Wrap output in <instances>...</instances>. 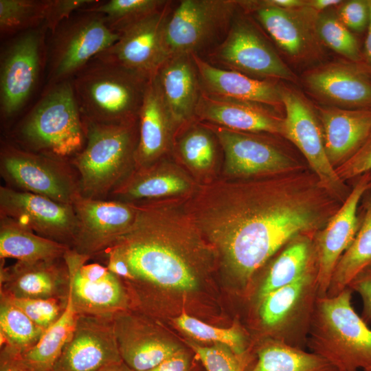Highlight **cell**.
<instances>
[{
  "instance_id": "cell-29",
  "label": "cell",
  "mask_w": 371,
  "mask_h": 371,
  "mask_svg": "<svg viewBox=\"0 0 371 371\" xmlns=\"http://www.w3.org/2000/svg\"><path fill=\"white\" fill-rule=\"evenodd\" d=\"M175 126L164 104L155 74L146 88L138 116V141L135 167H148L157 161L170 147Z\"/></svg>"
},
{
  "instance_id": "cell-28",
  "label": "cell",
  "mask_w": 371,
  "mask_h": 371,
  "mask_svg": "<svg viewBox=\"0 0 371 371\" xmlns=\"http://www.w3.org/2000/svg\"><path fill=\"white\" fill-rule=\"evenodd\" d=\"M155 76L175 128L196 117L202 89L192 56L181 54L170 57Z\"/></svg>"
},
{
  "instance_id": "cell-30",
  "label": "cell",
  "mask_w": 371,
  "mask_h": 371,
  "mask_svg": "<svg viewBox=\"0 0 371 371\" xmlns=\"http://www.w3.org/2000/svg\"><path fill=\"white\" fill-rule=\"evenodd\" d=\"M157 163L131 172L111 192L113 196L129 201L155 199L190 192V179L178 169Z\"/></svg>"
},
{
  "instance_id": "cell-17",
  "label": "cell",
  "mask_w": 371,
  "mask_h": 371,
  "mask_svg": "<svg viewBox=\"0 0 371 371\" xmlns=\"http://www.w3.org/2000/svg\"><path fill=\"white\" fill-rule=\"evenodd\" d=\"M1 216L37 234L72 247L77 229L73 205L9 187H0Z\"/></svg>"
},
{
  "instance_id": "cell-10",
  "label": "cell",
  "mask_w": 371,
  "mask_h": 371,
  "mask_svg": "<svg viewBox=\"0 0 371 371\" xmlns=\"http://www.w3.org/2000/svg\"><path fill=\"white\" fill-rule=\"evenodd\" d=\"M281 94L285 109L284 137L302 153L322 185L343 203L352 188L339 179L328 159L316 111L302 93L292 88L281 85Z\"/></svg>"
},
{
  "instance_id": "cell-54",
  "label": "cell",
  "mask_w": 371,
  "mask_h": 371,
  "mask_svg": "<svg viewBox=\"0 0 371 371\" xmlns=\"http://www.w3.org/2000/svg\"><path fill=\"white\" fill-rule=\"evenodd\" d=\"M364 371H371V368L366 369V370H365Z\"/></svg>"
},
{
  "instance_id": "cell-51",
  "label": "cell",
  "mask_w": 371,
  "mask_h": 371,
  "mask_svg": "<svg viewBox=\"0 0 371 371\" xmlns=\"http://www.w3.org/2000/svg\"><path fill=\"white\" fill-rule=\"evenodd\" d=\"M342 1L341 0H306L305 8L319 13L338 6Z\"/></svg>"
},
{
  "instance_id": "cell-35",
  "label": "cell",
  "mask_w": 371,
  "mask_h": 371,
  "mask_svg": "<svg viewBox=\"0 0 371 371\" xmlns=\"http://www.w3.org/2000/svg\"><path fill=\"white\" fill-rule=\"evenodd\" d=\"M77 316L69 297L61 317L44 332L36 345L21 354L23 359L38 371H52L54 363L75 328Z\"/></svg>"
},
{
  "instance_id": "cell-34",
  "label": "cell",
  "mask_w": 371,
  "mask_h": 371,
  "mask_svg": "<svg viewBox=\"0 0 371 371\" xmlns=\"http://www.w3.org/2000/svg\"><path fill=\"white\" fill-rule=\"evenodd\" d=\"M246 371H339L325 358L282 341H269L256 350Z\"/></svg>"
},
{
  "instance_id": "cell-41",
  "label": "cell",
  "mask_w": 371,
  "mask_h": 371,
  "mask_svg": "<svg viewBox=\"0 0 371 371\" xmlns=\"http://www.w3.org/2000/svg\"><path fill=\"white\" fill-rule=\"evenodd\" d=\"M175 323L195 339L226 346L238 354L248 350L242 332L236 326L229 328L214 327L185 313L177 317Z\"/></svg>"
},
{
  "instance_id": "cell-11",
  "label": "cell",
  "mask_w": 371,
  "mask_h": 371,
  "mask_svg": "<svg viewBox=\"0 0 371 371\" xmlns=\"http://www.w3.org/2000/svg\"><path fill=\"white\" fill-rule=\"evenodd\" d=\"M209 128L214 133L224 151L225 170L232 177H264L306 168L269 138L212 124Z\"/></svg>"
},
{
  "instance_id": "cell-5",
  "label": "cell",
  "mask_w": 371,
  "mask_h": 371,
  "mask_svg": "<svg viewBox=\"0 0 371 371\" xmlns=\"http://www.w3.org/2000/svg\"><path fill=\"white\" fill-rule=\"evenodd\" d=\"M87 144L73 164L84 196L99 199L111 192L135 166L138 121L104 124L82 120Z\"/></svg>"
},
{
  "instance_id": "cell-45",
  "label": "cell",
  "mask_w": 371,
  "mask_h": 371,
  "mask_svg": "<svg viewBox=\"0 0 371 371\" xmlns=\"http://www.w3.org/2000/svg\"><path fill=\"white\" fill-rule=\"evenodd\" d=\"M336 12L350 31L361 33L368 28L370 19L368 0L343 1Z\"/></svg>"
},
{
  "instance_id": "cell-4",
  "label": "cell",
  "mask_w": 371,
  "mask_h": 371,
  "mask_svg": "<svg viewBox=\"0 0 371 371\" xmlns=\"http://www.w3.org/2000/svg\"><path fill=\"white\" fill-rule=\"evenodd\" d=\"M150 78L93 58L71 79L82 119L104 124L138 121Z\"/></svg>"
},
{
  "instance_id": "cell-7",
  "label": "cell",
  "mask_w": 371,
  "mask_h": 371,
  "mask_svg": "<svg viewBox=\"0 0 371 371\" xmlns=\"http://www.w3.org/2000/svg\"><path fill=\"white\" fill-rule=\"evenodd\" d=\"M49 54V83L71 80L98 54L120 37L99 13L80 10L52 34Z\"/></svg>"
},
{
  "instance_id": "cell-32",
  "label": "cell",
  "mask_w": 371,
  "mask_h": 371,
  "mask_svg": "<svg viewBox=\"0 0 371 371\" xmlns=\"http://www.w3.org/2000/svg\"><path fill=\"white\" fill-rule=\"evenodd\" d=\"M315 236L300 235L283 248L270 265L260 287L259 302L273 291L293 282L317 265Z\"/></svg>"
},
{
  "instance_id": "cell-9",
  "label": "cell",
  "mask_w": 371,
  "mask_h": 371,
  "mask_svg": "<svg viewBox=\"0 0 371 371\" xmlns=\"http://www.w3.org/2000/svg\"><path fill=\"white\" fill-rule=\"evenodd\" d=\"M210 60L256 79L296 82L297 77L245 16L236 15Z\"/></svg>"
},
{
  "instance_id": "cell-15",
  "label": "cell",
  "mask_w": 371,
  "mask_h": 371,
  "mask_svg": "<svg viewBox=\"0 0 371 371\" xmlns=\"http://www.w3.org/2000/svg\"><path fill=\"white\" fill-rule=\"evenodd\" d=\"M1 170L10 183L22 191L72 205L81 193L71 175L58 161L11 146L1 153Z\"/></svg>"
},
{
  "instance_id": "cell-12",
  "label": "cell",
  "mask_w": 371,
  "mask_h": 371,
  "mask_svg": "<svg viewBox=\"0 0 371 371\" xmlns=\"http://www.w3.org/2000/svg\"><path fill=\"white\" fill-rule=\"evenodd\" d=\"M69 269V297L78 315L113 316L127 310L130 299L123 280L106 267L87 264L89 256L69 249L64 256Z\"/></svg>"
},
{
  "instance_id": "cell-47",
  "label": "cell",
  "mask_w": 371,
  "mask_h": 371,
  "mask_svg": "<svg viewBox=\"0 0 371 371\" xmlns=\"http://www.w3.org/2000/svg\"><path fill=\"white\" fill-rule=\"evenodd\" d=\"M348 288L360 295L363 302L361 317L368 324L371 322V267L359 274Z\"/></svg>"
},
{
  "instance_id": "cell-38",
  "label": "cell",
  "mask_w": 371,
  "mask_h": 371,
  "mask_svg": "<svg viewBox=\"0 0 371 371\" xmlns=\"http://www.w3.org/2000/svg\"><path fill=\"white\" fill-rule=\"evenodd\" d=\"M166 3L161 0L99 1L81 10L102 14L108 26L120 33L132 23L159 10Z\"/></svg>"
},
{
  "instance_id": "cell-49",
  "label": "cell",
  "mask_w": 371,
  "mask_h": 371,
  "mask_svg": "<svg viewBox=\"0 0 371 371\" xmlns=\"http://www.w3.org/2000/svg\"><path fill=\"white\" fill-rule=\"evenodd\" d=\"M194 363L190 355L181 349L158 366L148 371H192Z\"/></svg>"
},
{
  "instance_id": "cell-39",
  "label": "cell",
  "mask_w": 371,
  "mask_h": 371,
  "mask_svg": "<svg viewBox=\"0 0 371 371\" xmlns=\"http://www.w3.org/2000/svg\"><path fill=\"white\" fill-rule=\"evenodd\" d=\"M47 0H0V30L3 34L43 25Z\"/></svg>"
},
{
  "instance_id": "cell-50",
  "label": "cell",
  "mask_w": 371,
  "mask_h": 371,
  "mask_svg": "<svg viewBox=\"0 0 371 371\" xmlns=\"http://www.w3.org/2000/svg\"><path fill=\"white\" fill-rule=\"evenodd\" d=\"M370 19L368 33L361 51V60L359 65L371 77V0H368Z\"/></svg>"
},
{
  "instance_id": "cell-19",
  "label": "cell",
  "mask_w": 371,
  "mask_h": 371,
  "mask_svg": "<svg viewBox=\"0 0 371 371\" xmlns=\"http://www.w3.org/2000/svg\"><path fill=\"white\" fill-rule=\"evenodd\" d=\"M351 192L325 227L315 236L317 296L326 295L334 269L360 226L358 207L371 190V172L357 177Z\"/></svg>"
},
{
  "instance_id": "cell-6",
  "label": "cell",
  "mask_w": 371,
  "mask_h": 371,
  "mask_svg": "<svg viewBox=\"0 0 371 371\" xmlns=\"http://www.w3.org/2000/svg\"><path fill=\"white\" fill-rule=\"evenodd\" d=\"M19 133L30 148L56 158L76 155L83 149L85 128L71 80L50 85Z\"/></svg>"
},
{
  "instance_id": "cell-22",
  "label": "cell",
  "mask_w": 371,
  "mask_h": 371,
  "mask_svg": "<svg viewBox=\"0 0 371 371\" xmlns=\"http://www.w3.org/2000/svg\"><path fill=\"white\" fill-rule=\"evenodd\" d=\"M238 5L254 16L278 47L290 58H306L318 40L313 28L314 11L302 8L285 10L262 1H240Z\"/></svg>"
},
{
  "instance_id": "cell-2",
  "label": "cell",
  "mask_w": 371,
  "mask_h": 371,
  "mask_svg": "<svg viewBox=\"0 0 371 371\" xmlns=\"http://www.w3.org/2000/svg\"><path fill=\"white\" fill-rule=\"evenodd\" d=\"M135 207L131 225L106 249L127 264L132 279L124 282L129 284V291L195 289L201 233L184 208L166 201Z\"/></svg>"
},
{
  "instance_id": "cell-14",
  "label": "cell",
  "mask_w": 371,
  "mask_h": 371,
  "mask_svg": "<svg viewBox=\"0 0 371 371\" xmlns=\"http://www.w3.org/2000/svg\"><path fill=\"white\" fill-rule=\"evenodd\" d=\"M43 27L23 32L2 53L0 67V104L3 116L18 112L33 92L44 52Z\"/></svg>"
},
{
  "instance_id": "cell-43",
  "label": "cell",
  "mask_w": 371,
  "mask_h": 371,
  "mask_svg": "<svg viewBox=\"0 0 371 371\" xmlns=\"http://www.w3.org/2000/svg\"><path fill=\"white\" fill-rule=\"evenodd\" d=\"M7 297L22 310L36 325L45 331L61 317L69 300Z\"/></svg>"
},
{
  "instance_id": "cell-3",
  "label": "cell",
  "mask_w": 371,
  "mask_h": 371,
  "mask_svg": "<svg viewBox=\"0 0 371 371\" xmlns=\"http://www.w3.org/2000/svg\"><path fill=\"white\" fill-rule=\"evenodd\" d=\"M348 287L338 295L317 296L307 344L339 371L371 368V330L355 312Z\"/></svg>"
},
{
  "instance_id": "cell-48",
  "label": "cell",
  "mask_w": 371,
  "mask_h": 371,
  "mask_svg": "<svg viewBox=\"0 0 371 371\" xmlns=\"http://www.w3.org/2000/svg\"><path fill=\"white\" fill-rule=\"evenodd\" d=\"M0 371H38L13 350L1 346Z\"/></svg>"
},
{
  "instance_id": "cell-36",
  "label": "cell",
  "mask_w": 371,
  "mask_h": 371,
  "mask_svg": "<svg viewBox=\"0 0 371 371\" xmlns=\"http://www.w3.org/2000/svg\"><path fill=\"white\" fill-rule=\"evenodd\" d=\"M44 332L7 297L0 294L1 346L23 354L37 344Z\"/></svg>"
},
{
  "instance_id": "cell-44",
  "label": "cell",
  "mask_w": 371,
  "mask_h": 371,
  "mask_svg": "<svg viewBox=\"0 0 371 371\" xmlns=\"http://www.w3.org/2000/svg\"><path fill=\"white\" fill-rule=\"evenodd\" d=\"M98 1L97 0H47L42 27L53 34L62 23L76 12Z\"/></svg>"
},
{
  "instance_id": "cell-31",
  "label": "cell",
  "mask_w": 371,
  "mask_h": 371,
  "mask_svg": "<svg viewBox=\"0 0 371 371\" xmlns=\"http://www.w3.org/2000/svg\"><path fill=\"white\" fill-rule=\"evenodd\" d=\"M69 246L36 234L16 221L1 216L0 258L34 262L63 258Z\"/></svg>"
},
{
  "instance_id": "cell-37",
  "label": "cell",
  "mask_w": 371,
  "mask_h": 371,
  "mask_svg": "<svg viewBox=\"0 0 371 371\" xmlns=\"http://www.w3.org/2000/svg\"><path fill=\"white\" fill-rule=\"evenodd\" d=\"M313 28L317 39L328 47L346 58L348 61L359 64L361 50L352 32L340 21L336 11L330 9L317 13Z\"/></svg>"
},
{
  "instance_id": "cell-13",
  "label": "cell",
  "mask_w": 371,
  "mask_h": 371,
  "mask_svg": "<svg viewBox=\"0 0 371 371\" xmlns=\"http://www.w3.org/2000/svg\"><path fill=\"white\" fill-rule=\"evenodd\" d=\"M170 4L167 1L159 10L124 28L120 38L95 58L148 78L153 76L168 59L165 28L171 12Z\"/></svg>"
},
{
  "instance_id": "cell-20",
  "label": "cell",
  "mask_w": 371,
  "mask_h": 371,
  "mask_svg": "<svg viewBox=\"0 0 371 371\" xmlns=\"http://www.w3.org/2000/svg\"><path fill=\"white\" fill-rule=\"evenodd\" d=\"M317 274L316 265L293 282L260 301L261 324L267 330L278 334V341L289 344V339L295 329L306 326L308 330L317 297Z\"/></svg>"
},
{
  "instance_id": "cell-46",
  "label": "cell",
  "mask_w": 371,
  "mask_h": 371,
  "mask_svg": "<svg viewBox=\"0 0 371 371\" xmlns=\"http://www.w3.org/2000/svg\"><path fill=\"white\" fill-rule=\"evenodd\" d=\"M335 170L344 182L371 172V133L360 148Z\"/></svg>"
},
{
  "instance_id": "cell-33",
  "label": "cell",
  "mask_w": 371,
  "mask_h": 371,
  "mask_svg": "<svg viewBox=\"0 0 371 371\" xmlns=\"http://www.w3.org/2000/svg\"><path fill=\"white\" fill-rule=\"evenodd\" d=\"M364 201L359 228L334 269L327 296L338 295L359 274L371 267V197Z\"/></svg>"
},
{
  "instance_id": "cell-8",
  "label": "cell",
  "mask_w": 371,
  "mask_h": 371,
  "mask_svg": "<svg viewBox=\"0 0 371 371\" xmlns=\"http://www.w3.org/2000/svg\"><path fill=\"white\" fill-rule=\"evenodd\" d=\"M238 5L231 0H183L170 14L165 28L168 55L199 54L225 36Z\"/></svg>"
},
{
  "instance_id": "cell-52",
  "label": "cell",
  "mask_w": 371,
  "mask_h": 371,
  "mask_svg": "<svg viewBox=\"0 0 371 371\" xmlns=\"http://www.w3.org/2000/svg\"><path fill=\"white\" fill-rule=\"evenodd\" d=\"M265 3L285 10H297L304 8L306 0H264Z\"/></svg>"
},
{
  "instance_id": "cell-18",
  "label": "cell",
  "mask_w": 371,
  "mask_h": 371,
  "mask_svg": "<svg viewBox=\"0 0 371 371\" xmlns=\"http://www.w3.org/2000/svg\"><path fill=\"white\" fill-rule=\"evenodd\" d=\"M113 316L78 315L75 328L52 371H100L122 361Z\"/></svg>"
},
{
  "instance_id": "cell-40",
  "label": "cell",
  "mask_w": 371,
  "mask_h": 371,
  "mask_svg": "<svg viewBox=\"0 0 371 371\" xmlns=\"http://www.w3.org/2000/svg\"><path fill=\"white\" fill-rule=\"evenodd\" d=\"M179 151L185 163L197 171H205L214 163L216 146L206 127L190 128L180 139Z\"/></svg>"
},
{
  "instance_id": "cell-1",
  "label": "cell",
  "mask_w": 371,
  "mask_h": 371,
  "mask_svg": "<svg viewBox=\"0 0 371 371\" xmlns=\"http://www.w3.org/2000/svg\"><path fill=\"white\" fill-rule=\"evenodd\" d=\"M343 203L308 169L200 186L184 210L243 284L295 238L317 234Z\"/></svg>"
},
{
  "instance_id": "cell-27",
  "label": "cell",
  "mask_w": 371,
  "mask_h": 371,
  "mask_svg": "<svg viewBox=\"0 0 371 371\" xmlns=\"http://www.w3.org/2000/svg\"><path fill=\"white\" fill-rule=\"evenodd\" d=\"M325 150L335 168L351 157L371 133V109H348L316 106Z\"/></svg>"
},
{
  "instance_id": "cell-53",
  "label": "cell",
  "mask_w": 371,
  "mask_h": 371,
  "mask_svg": "<svg viewBox=\"0 0 371 371\" xmlns=\"http://www.w3.org/2000/svg\"><path fill=\"white\" fill-rule=\"evenodd\" d=\"M100 371H135L128 366L123 361L115 363L102 368Z\"/></svg>"
},
{
  "instance_id": "cell-21",
  "label": "cell",
  "mask_w": 371,
  "mask_h": 371,
  "mask_svg": "<svg viewBox=\"0 0 371 371\" xmlns=\"http://www.w3.org/2000/svg\"><path fill=\"white\" fill-rule=\"evenodd\" d=\"M303 79L309 91L326 105L371 109V77L356 63L324 64L307 71Z\"/></svg>"
},
{
  "instance_id": "cell-16",
  "label": "cell",
  "mask_w": 371,
  "mask_h": 371,
  "mask_svg": "<svg viewBox=\"0 0 371 371\" xmlns=\"http://www.w3.org/2000/svg\"><path fill=\"white\" fill-rule=\"evenodd\" d=\"M72 205L77 229L71 249L90 258L109 248L135 216L134 203L104 201L80 193Z\"/></svg>"
},
{
  "instance_id": "cell-25",
  "label": "cell",
  "mask_w": 371,
  "mask_h": 371,
  "mask_svg": "<svg viewBox=\"0 0 371 371\" xmlns=\"http://www.w3.org/2000/svg\"><path fill=\"white\" fill-rule=\"evenodd\" d=\"M196 117L230 130L284 137V119L272 107L221 98L202 91Z\"/></svg>"
},
{
  "instance_id": "cell-24",
  "label": "cell",
  "mask_w": 371,
  "mask_h": 371,
  "mask_svg": "<svg viewBox=\"0 0 371 371\" xmlns=\"http://www.w3.org/2000/svg\"><path fill=\"white\" fill-rule=\"evenodd\" d=\"M113 316V328L122 361L135 371H148L182 349L161 338L154 326L128 312Z\"/></svg>"
},
{
  "instance_id": "cell-26",
  "label": "cell",
  "mask_w": 371,
  "mask_h": 371,
  "mask_svg": "<svg viewBox=\"0 0 371 371\" xmlns=\"http://www.w3.org/2000/svg\"><path fill=\"white\" fill-rule=\"evenodd\" d=\"M195 63L202 91L215 97L266 105L283 106L281 85L276 81L254 78L240 72L220 68L198 54Z\"/></svg>"
},
{
  "instance_id": "cell-42",
  "label": "cell",
  "mask_w": 371,
  "mask_h": 371,
  "mask_svg": "<svg viewBox=\"0 0 371 371\" xmlns=\"http://www.w3.org/2000/svg\"><path fill=\"white\" fill-rule=\"evenodd\" d=\"M189 344L207 371H246L254 359L249 350L238 354L222 344L212 346Z\"/></svg>"
},
{
  "instance_id": "cell-23",
  "label": "cell",
  "mask_w": 371,
  "mask_h": 371,
  "mask_svg": "<svg viewBox=\"0 0 371 371\" xmlns=\"http://www.w3.org/2000/svg\"><path fill=\"white\" fill-rule=\"evenodd\" d=\"M70 276L63 258L34 262L17 261L1 267L0 294L13 298L69 299Z\"/></svg>"
}]
</instances>
